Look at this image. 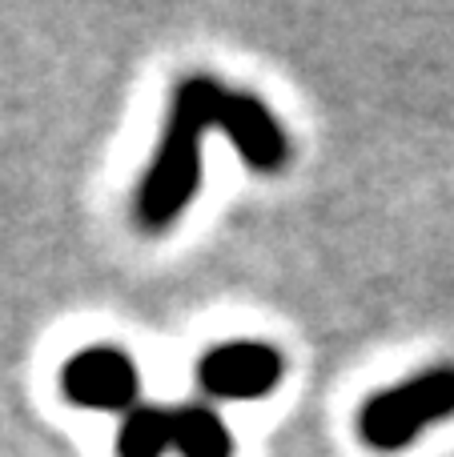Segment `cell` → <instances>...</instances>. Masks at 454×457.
I'll use <instances>...</instances> for the list:
<instances>
[{"label":"cell","instance_id":"6da1fadb","mask_svg":"<svg viewBox=\"0 0 454 457\" xmlns=\"http://www.w3.org/2000/svg\"><path fill=\"white\" fill-rule=\"evenodd\" d=\"M225 85L209 72H193L169 96V112L161 125L157 149L137 185L133 213L145 233H165L189 209L201 185V149L209 129H217Z\"/></svg>","mask_w":454,"mask_h":457},{"label":"cell","instance_id":"7a4b0ae2","mask_svg":"<svg viewBox=\"0 0 454 457\" xmlns=\"http://www.w3.org/2000/svg\"><path fill=\"white\" fill-rule=\"evenodd\" d=\"M454 413V365H434L370 394L358 410V437L378 453H399Z\"/></svg>","mask_w":454,"mask_h":457},{"label":"cell","instance_id":"3957f363","mask_svg":"<svg viewBox=\"0 0 454 457\" xmlns=\"http://www.w3.org/2000/svg\"><path fill=\"white\" fill-rule=\"evenodd\" d=\"M61 394L80 410L129 413L141 405V370L121 345H85L61 365Z\"/></svg>","mask_w":454,"mask_h":457},{"label":"cell","instance_id":"277c9868","mask_svg":"<svg viewBox=\"0 0 454 457\" xmlns=\"http://www.w3.org/2000/svg\"><path fill=\"white\" fill-rule=\"evenodd\" d=\"M286 361L265 341H222L198 361V386L217 402H257L278 389Z\"/></svg>","mask_w":454,"mask_h":457},{"label":"cell","instance_id":"5b68a950","mask_svg":"<svg viewBox=\"0 0 454 457\" xmlns=\"http://www.w3.org/2000/svg\"><path fill=\"white\" fill-rule=\"evenodd\" d=\"M217 133H225L254 173H278L290 161V137L282 129L278 112L249 88H230L222 93L217 109Z\"/></svg>","mask_w":454,"mask_h":457},{"label":"cell","instance_id":"8992f818","mask_svg":"<svg viewBox=\"0 0 454 457\" xmlns=\"http://www.w3.org/2000/svg\"><path fill=\"white\" fill-rule=\"evenodd\" d=\"M173 453L233 457V434L209 405H181L173 410Z\"/></svg>","mask_w":454,"mask_h":457},{"label":"cell","instance_id":"52a82bcc","mask_svg":"<svg viewBox=\"0 0 454 457\" xmlns=\"http://www.w3.org/2000/svg\"><path fill=\"white\" fill-rule=\"evenodd\" d=\"M173 450V410L137 405L121 418L117 457H165Z\"/></svg>","mask_w":454,"mask_h":457}]
</instances>
